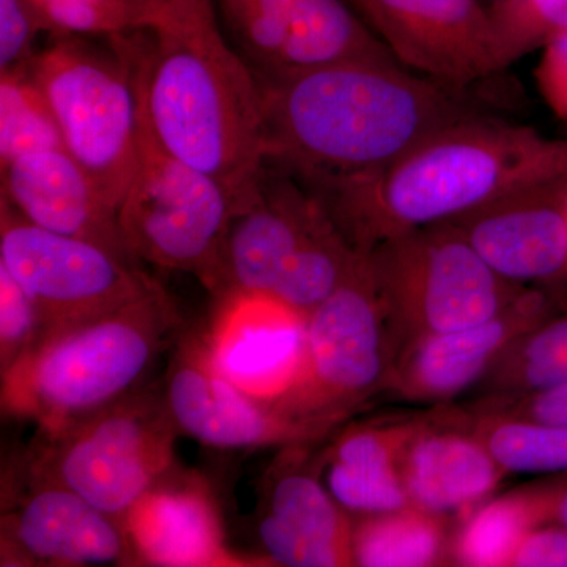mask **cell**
Here are the masks:
<instances>
[{
	"label": "cell",
	"mask_w": 567,
	"mask_h": 567,
	"mask_svg": "<svg viewBox=\"0 0 567 567\" xmlns=\"http://www.w3.org/2000/svg\"><path fill=\"white\" fill-rule=\"evenodd\" d=\"M298 453L276 458L260 484L256 536L265 559L287 567L353 565V533L342 507Z\"/></svg>",
	"instance_id": "obj_15"
},
{
	"label": "cell",
	"mask_w": 567,
	"mask_h": 567,
	"mask_svg": "<svg viewBox=\"0 0 567 567\" xmlns=\"http://www.w3.org/2000/svg\"><path fill=\"white\" fill-rule=\"evenodd\" d=\"M537 63L536 81L547 106L567 121V31L544 44Z\"/></svg>",
	"instance_id": "obj_35"
},
{
	"label": "cell",
	"mask_w": 567,
	"mask_h": 567,
	"mask_svg": "<svg viewBox=\"0 0 567 567\" xmlns=\"http://www.w3.org/2000/svg\"><path fill=\"white\" fill-rule=\"evenodd\" d=\"M182 22L216 20L213 0H163Z\"/></svg>",
	"instance_id": "obj_38"
},
{
	"label": "cell",
	"mask_w": 567,
	"mask_h": 567,
	"mask_svg": "<svg viewBox=\"0 0 567 567\" xmlns=\"http://www.w3.org/2000/svg\"><path fill=\"white\" fill-rule=\"evenodd\" d=\"M40 33L47 28L29 0H0V73L25 69Z\"/></svg>",
	"instance_id": "obj_34"
},
{
	"label": "cell",
	"mask_w": 567,
	"mask_h": 567,
	"mask_svg": "<svg viewBox=\"0 0 567 567\" xmlns=\"http://www.w3.org/2000/svg\"><path fill=\"white\" fill-rule=\"evenodd\" d=\"M342 62L401 65L352 3L306 0L295 18L275 70L259 76H279Z\"/></svg>",
	"instance_id": "obj_21"
},
{
	"label": "cell",
	"mask_w": 567,
	"mask_h": 567,
	"mask_svg": "<svg viewBox=\"0 0 567 567\" xmlns=\"http://www.w3.org/2000/svg\"><path fill=\"white\" fill-rule=\"evenodd\" d=\"M505 319L498 316L465 330L429 334L412 360V386L421 394L447 398L475 382L513 333V323Z\"/></svg>",
	"instance_id": "obj_23"
},
{
	"label": "cell",
	"mask_w": 567,
	"mask_h": 567,
	"mask_svg": "<svg viewBox=\"0 0 567 567\" xmlns=\"http://www.w3.org/2000/svg\"><path fill=\"white\" fill-rule=\"evenodd\" d=\"M181 435L216 450L292 446L328 429L282 415L244 393L212 363L203 331H182L162 386Z\"/></svg>",
	"instance_id": "obj_13"
},
{
	"label": "cell",
	"mask_w": 567,
	"mask_h": 567,
	"mask_svg": "<svg viewBox=\"0 0 567 567\" xmlns=\"http://www.w3.org/2000/svg\"><path fill=\"white\" fill-rule=\"evenodd\" d=\"M306 0H213L257 74L275 70Z\"/></svg>",
	"instance_id": "obj_29"
},
{
	"label": "cell",
	"mask_w": 567,
	"mask_h": 567,
	"mask_svg": "<svg viewBox=\"0 0 567 567\" xmlns=\"http://www.w3.org/2000/svg\"><path fill=\"white\" fill-rule=\"evenodd\" d=\"M511 565L518 567H567V529H540L529 533Z\"/></svg>",
	"instance_id": "obj_36"
},
{
	"label": "cell",
	"mask_w": 567,
	"mask_h": 567,
	"mask_svg": "<svg viewBox=\"0 0 567 567\" xmlns=\"http://www.w3.org/2000/svg\"><path fill=\"white\" fill-rule=\"evenodd\" d=\"M327 488L342 509L364 514L401 513L406 488L393 466V447L374 431L349 432L327 458Z\"/></svg>",
	"instance_id": "obj_22"
},
{
	"label": "cell",
	"mask_w": 567,
	"mask_h": 567,
	"mask_svg": "<svg viewBox=\"0 0 567 567\" xmlns=\"http://www.w3.org/2000/svg\"><path fill=\"white\" fill-rule=\"evenodd\" d=\"M123 527L137 566H262L227 547L221 514L207 481L178 464L134 503Z\"/></svg>",
	"instance_id": "obj_16"
},
{
	"label": "cell",
	"mask_w": 567,
	"mask_h": 567,
	"mask_svg": "<svg viewBox=\"0 0 567 567\" xmlns=\"http://www.w3.org/2000/svg\"><path fill=\"white\" fill-rule=\"evenodd\" d=\"M404 69L472 89L505 70L491 10L480 0H350Z\"/></svg>",
	"instance_id": "obj_12"
},
{
	"label": "cell",
	"mask_w": 567,
	"mask_h": 567,
	"mask_svg": "<svg viewBox=\"0 0 567 567\" xmlns=\"http://www.w3.org/2000/svg\"><path fill=\"white\" fill-rule=\"evenodd\" d=\"M517 369L524 383L536 390L567 383V322L548 324L528 339Z\"/></svg>",
	"instance_id": "obj_33"
},
{
	"label": "cell",
	"mask_w": 567,
	"mask_h": 567,
	"mask_svg": "<svg viewBox=\"0 0 567 567\" xmlns=\"http://www.w3.org/2000/svg\"><path fill=\"white\" fill-rule=\"evenodd\" d=\"M3 483V567L137 566L125 527L76 492L18 462Z\"/></svg>",
	"instance_id": "obj_11"
},
{
	"label": "cell",
	"mask_w": 567,
	"mask_h": 567,
	"mask_svg": "<svg viewBox=\"0 0 567 567\" xmlns=\"http://www.w3.org/2000/svg\"><path fill=\"white\" fill-rule=\"evenodd\" d=\"M63 148L58 121L28 69L0 73V166L41 151Z\"/></svg>",
	"instance_id": "obj_26"
},
{
	"label": "cell",
	"mask_w": 567,
	"mask_h": 567,
	"mask_svg": "<svg viewBox=\"0 0 567 567\" xmlns=\"http://www.w3.org/2000/svg\"><path fill=\"white\" fill-rule=\"evenodd\" d=\"M565 212H566V218H567V188L565 193Z\"/></svg>",
	"instance_id": "obj_40"
},
{
	"label": "cell",
	"mask_w": 567,
	"mask_h": 567,
	"mask_svg": "<svg viewBox=\"0 0 567 567\" xmlns=\"http://www.w3.org/2000/svg\"><path fill=\"white\" fill-rule=\"evenodd\" d=\"M0 267L31 298L41 338L128 303L158 282L137 262L102 245L25 221L2 199Z\"/></svg>",
	"instance_id": "obj_10"
},
{
	"label": "cell",
	"mask_w": 567,
	"mask_h": 567,
	"mask_svg": "<svg viewBox=\"0 0 567 567\" xmlns=\"http://www.w3.org/2000/svg\"><path fill=\"white\" fill-rule=\"evenodd\" d=\"M182 331L177 306L156 282L128 303L44 334L2 375L3 410L40 431L92 415L147 386Z\"/></svg>",
	"instance_id": "obj_4"
},
{
	"label": "cell",
	"mask_w": 567,
	"mask_h": 567,
	"mask_svg": "<svg viewBox=\"0 0 567 567\" xmlns=\"http://www.w3.org/2000/svg\"><path fill=\"white\" fill-rule=\"evenodd\" d=\"M487 447L456 435H432L412 447L405 470L409 498L429 513H451L483 498L498 481Z\"/></svg>",
	"instance_id": "obj_20"
},
{
	"label": "cell",
	"mask_w": 567,
	"mask_h": 567,
	"mask_svg": "<svg viewBox=\"0 0 567 567\" xmlns=\"http://www.w3.org/2000/svg\"><path fill=\"white\" fill-rule=\"evenodd\" d=\"M43 334L40 316L31 298L0 267V375L10 372Z\"/></svg>",
	"instance_id": "obj_32"
},
{
	"label": "cell",
	"mask_w": 567,
	"mask_h": 567,
	"mask_svg": "<svg viewBox=\"0 0 567 567\" xmlns=\"http://www.w3.org/2000/svg\"><path fill=\"white\" fill-rule=\"evenodd\" d=\"M107 40L132 66L142 136L237 192H254L267 167L262 91L218 21Z\"/></svg>",
	"instance_id": "obj_3"
},
{
	"label": "cell",
	"mask_w": 567,
	"mask_h": 567,
	"mask_svg": "<svg viewBox=\"0 0 567 567\" xmlns=\"http://www.w3.org/2000/svg\"><path fill=\"white\" fill-rule=\"evenodd\" d=\"M0 199L25 221L132 259L123 246L117 210L65 148L20 156L0 166Z\"/></svg>",
	"instance_id": "obj_19"
},
{
	"label": "cell",
	"mask_w": 567,
	"mask_h": 567,
	"mask_svg": "<svg viewBox=\"0 0 567 567\" xmlns=\"http://www.w3.org/2000/svg\"><path fill=\"white\" fill-rule=\"evenodd\" d=\"M178 435L162 388L144 386L74 423L39 429L21 461L123 524L134 503L177 464Z\"/></svg>",
	"instance_id": "obj_5"
},
{
	"label": "cell",
	"mask_w": 567,
	"mask_h": 567,
	"mask_svg": "<svg viewBox=\"0 0 567 567\" xmlns=\"http://www.w3.org/2000/svg\"><path fill=\"white\" fill-rule=\"evenodd\" d=\"M487 450L499 468L516 473H567V427L511 421L496 425Z\"/></svg>",
	"instance_id": "obj_30"
},
{
	"label": "cell",
	"mask_w": 567,
	"mask_h": 567,
	"mask_svg": "<svg viewBox=\"0 0 567 567\" xmlns=\"http://www.w3.org/2000/svg\"><path fill=\"white\" fill-rule=\"evenodd\" d=\"M525 413L527 421L567 427V383L537 390Z\"/></svg>",
	"instance_id": "obj_37"
},
{
	"label": "cell",
	"mask_w": 567,
	"mask_h": 567,
	"mask_svg": "<svg viewBox=\"0 0 567 567\" xmlns=\"http://www.w3.org/2000/svg\"><path fill=\"white\" fill-rule=\"evenodd\" d=\"M215 301L203 331L212 363L244 393L276 404L300 374L308 316L267 293L233 292Z\"/></svg>",
	"instance_id": "obj_14"
},
{
	"label": "cell",
	"mask_w": 567,
	"mask_h": 567,
	"mask_svg": "<svg viewBox=\"0 0 567 567\" xmlns=\"http://www.w3.org/2000/svg\"><path fill=\"white\" fill-rule=\"evenodd\" d=\"M52 37L28 69L61 130L63 148L117 210L141 155V115L128 59L112 41Z\"/></svg>",
	"instance_id": "obj_7"
},
{
	"label": "cell",
	"mask_w": 567,
	"mask_h": 567,
	"mask_svg": "<svg viewBox=\"0 0 567 567\" xmlns=\"http://www.w3.org/2000/svg\"><path fill=\"white\" fill-rule=\"evenodd\" d=\"M491 13L505 69L567 31V0H502Z\"/></svg>",
	"instance_id": "obj_31"
},
{
	"label": "cell",
	"mask_w": 567,
	"mask_h": 567,
	"mask_svg": "<svg viewBox=\"0 0 567 567\" xmlns=\"http://www.w3.org/2000/svg\"><path fill=\"white\" fill-rule=\"evenodd\" d=\"M559 494L535 502L506 498L491 503L465 528L458 543V558L466 566L511 565L535 522L548 511L555 513Z\"/></svg>",
	"instance_id": "obj_27"
},
{
	"label": "cell",
	"mask_w": 567,
	"mask_h": 567,
	"mask_svg": "<svg viewBox=\"0 0 567 567\" xmlns=\"http://www.w3.org/2000/svg\"><path fill=\"white\" fill-rule=\"evenodd\" d=\"M555 514H557L558 520L561 522L563 528L567 529V487L558 496Z\"/></svg>",
	"instance_id": "obj_39"
},
{
	"label": "cell",
	"mask_w": 567,
	"mask_h": 567,
	"mask_svg": "<svg viewBox=\"0 0 567 567\" xmlns=\"http://www.w3.org/2000/svg\"><path fill=\"white\" fill-rule=\"evenodd\" d=\"M369 259L383 303L421 319L427 336L491 322L509 298L511 282L451 223L386 238Z\"/></svg>",
	"instance_id": "obj_9"
},
{
	"label": "cell",
	"mask_w": 567,
	"mask_h": 567,
	"mask_svg": "<svg viewBox=\"0 0 567 567\" xmlns=\"http://www.w3.org/2000/svg\"><path fill=\"white\" fill-rule=\"evenodd\" d=\"M439 551V528L421 514H382L353 535V565L358 566H429Z\"/></svg>",
	"instance_id": "obj_28"
},
{
	"label": "cell",
	"mask_w": 567,
	"mask_h": 567,
	"mask_svg": "<svg viewBox=\"0 0 567 567\" xmlns=\"http://www.w3.org/2000/svg\"><path fill=\"white\" fill-rule=\"evenodd\" d=\"M257 188L237 192L166 155L141 133L140 162L117 208L123 246L134 262L194 276L216 300L230 227Z\"/></svg>",
	"instance_id": "obj_6"
},
{
	"label": "cell",
	"mask_w": 567,
	"mask_h": 567,
	"mask_svg": "<svg viewBox=\"0 0 567 567\" xmlns=\"http://www.w3.org/2000/svg\"><path fill=\"white\" fill-rule=\"evenodd\" d=\"M267 166L309 183L382 173L450 126L488 114L472 89L398 63L259 76Z\"/></svg>",
	"instance_id": "obj_1"
},
{
	"label": "cell",
	"mask_w": 567,
	"mask_h": 567,
	"mask_svg": "<svg viewBox=\"0 0 567 567\" xmlns=\"http://www.w3.org/2000/svg\"><path fill=\"white\" fill-rule=\"evenodd\" d=\"M360 248L350 244L327 212L287 265L271 297L308 316L341 286Z\"/></svg>",
	"instance_id": "obj_24"
},
{
	"label": "cell",
	"mask_w": 567,
	"mask_h": 567,
	"mask_svg": "<svg viewBox=\"0 0 567 567\" xmlns=\"http://www.w3.org/2000/svg\"><path fill=\"white\" fill-rule=\"evenodd\" d=\"M52 37H111L181 24L163 0H29Z\"/></svg>",
	"instance_id": "obj_25"
},
{
	"label": "cell",
	"mask_w": 567,
	"mask_h": 567,
	"mask_svg": "<svg viewBox=\"0 0 567 567\" xmlns=\"http://www.w3.org/2000/svg\"><path fill=\"white\" fill-rule=\"evenodd\" d=\"M561 181H567V141L481 114L436 134L382 173L305 186L354 248L371 249Z\"/></svg>",
	"instance_id": "obj_2"
},
{
	"label": "cell",
	"mask_w": 567,
	"mask_h": 567,
	"mask_svg": "<svg viewBox=\"0 0 567 567\" xmlns=\"http://www.w3.org/2000/svg\"><path fill=\"white\" fill-rule=\"evenodd\" d=\"M265 167L256 196L238 213L223 257V293L271 295L327 208L290 175ZM216 298V300H218Z\"/></svg>",
	"instance_id": "obj_17"
},
{
	"label": "cell",
	"mask_w": 567,
	"mask_h": 567,
	"mask_svg": "<svg viewBox=\"0 0 567 567\" xmlns=\"http://www.w3.org/2000/svg\"><path fill=\"white\" fill-rule=\"evenodd\" d=\"M567 181L524 189L450 221L484 262L509 282L567 268Z\"/></svg>",
	"instance_id": "obj_18"
},
{
	"label": "cell",
	"mask_w": 567,
	"mask_h": 567,
	"mask_svg": "<svg viewBox=\"0 0 567 567\" xmlns=\"http://www.w3.org/2000/svg\"><path fill=\"white\" fill-rule=\"evenodd\" d=\"M383 306L369 249L360 248L341 286L306 317L300 374L275 409L328 429L371 393L385 361Z\"/></svg>",
	"instance_id": "obj_8"
}]
</instances>
